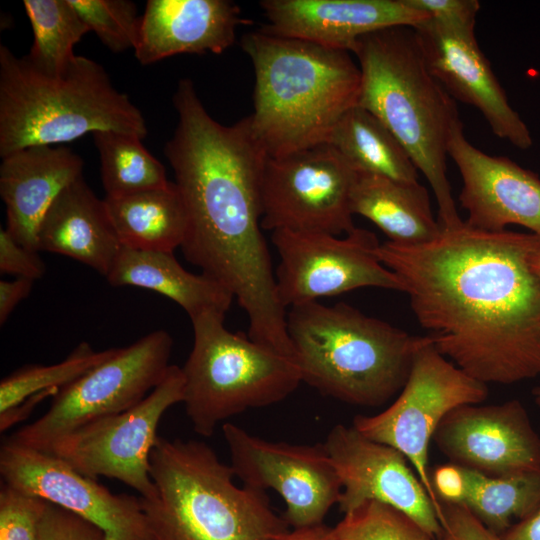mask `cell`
<instances>
[{
    "instance_id": "obj_34",
    "label": "cell",
    "mask_w": 540,
    "mask_h": 540,
    "mask_svg": "<svg viewBox=\"0 0 540 540\" xmlns=\"http://www.w3.org/2000/svg\"><path fill=\"white\" fill-rule=\"evenodd\" d=\"M47 501L5 482L0 488V540H40Z\"/></svg>"
},
{
    "instance_id": "obj_33",
    "label": "cell",
    "mask_w": 540,
    "mask_h": 540,
    "mask_svg": "<svg viewBox=\"0 0 540 540\" xmlns=\"http://www.w3.org/2000/svg\"><path fill=\"white\" fill-rule=\"evenodd\" d=\"M89 31L112 52L135 48L141 17L129 0H70Z\"/></svg>"
},
{
    "instance_id": "obj_29",
    "label": "cell",
    "mask_w": 540,
    "mask_h": 540,
    "mask_svg": "<svg viewBox=\"0 0 540 540\" xmlns=\"http://www.w3.org/2000/svg\"><path fill=\"white\" fill-rule=\"evenodd\" d=\"M100 160L105 197H121L167 186L166 170L142 138L116 131L92 134Z\"/></svg>"
},
{
    "instance_id": "obj_6",
    "label": "cell",
    "mask_w": 540,
    "mask_h": 540,
    "mask_svg": "<svg viewBox=\"0 0 540 540\" xmlns=\"http://www.w3.org/2000/svg\"><path fill=\"white\" fill-rule=\"evenodd\" d=\"M116 131L145 138L140 109L117 90L105 69L76 55L47 73L0 45V156L57 145L85 134Z\"/></svg>"
},
{
    "instance_id": "obj_28",
    "label": "cell",
    "mask_w": 540,
    "mask_h": 540,
    "mask_svg": "<svg viewBox=\"0 0 540 540\" xmlns=\"http://www.w3.org/2000/svg\"><path fill=\"white\" fill-rule=\"evenodd\" d=\"M327 144L355 171L418 182V169L403 145L375 115L359 105L342 116Z\"/></svg>"
},
{
    "instance_id": "obj_42",
    "label": "cell",
    "mask_w": 540,
    "mask_h": 540,
    "mask_svg": "<svg viewBox=\"0 0 540 540\" xmlns=\"http://www.w3.org/2000/svg\"><path fill=\"white\" fill-rule=\"evenodd\" d=\"M531 267L533 271L539 276L540 278V250L534 253L530 260Z\"/></svg>"
},
{
    "instance_id": "obj_10",
    "label": "cell",
    "mask_w": 540,
    "mask_h": 540,
    "mask_svg": "<svg viewBox=\"0 0 540 540\" xmlns=\"http://www.w3.org/2000/svg\"><path fill=\"white\" fill-rule=\"evenodd\" d=\"M487 385L470 377L440 354L431 339L416 352L397 399L382 412L357 415L352 426L365 437L401 452L428 493L437 516L442 506L432 486L428 449L442 419L454 408L479 404Z\"/></svg>"
},
{
    "instance_id": "obj_35",
    "label": "cell",
    "mask_w": 540,
    "mask_h": 540,
    "mask_svg": "<svg viewBox=\"0 0 540 540\" xmlns=\"http://www.w3.org/2000/svg\"><path fill=\"white\" fill-rule=\"evenodd\" d=\"M40 540H107L105 533L86 519L47 502L40 521Z\"/></svg>"
},
{
    "instance_id": "obj_41",
    "label": "cell",
    "mask_w": 540,
    "mask_h": 540,
    "mask_svg": "<svg viewBox=\"0 0 540 540\" xmlns=\"http://www.w3.org/2000/svg\"><path fill=\"white\" fill-rule=\"evenodd\" d=\"M269 540H335V529L321 523L313 526L293 528L292 531L288 530Z\"/></svg>"
},
{
    "instance_id": "obj_18",
    "label": "cell",
    "mask_w": 540,
    "mask_h": 540,
    "mask_svg": "<svg viewBox=\"0 0 540 540\" xmlns=\"http://www.w3.org/2000/svg\"><path fill=\"white\" fill-rule=\"evenodd\" d=\"M414 29L428 69L448 94L476 108L498 138L529 149L530 130L509 104L474 29L449 28L431 19Z\"/></svg>"
},
{
    "instance_id": "obj_9",
    "label": "cell",
    "mask_w": 540,
    "mask_h": 540,
    "mask_svg": "<svg viewBox=\"0 0 540 540\" xmlns=\"http://www.w3.org/2000/svg\"><path fill=\"white\" fill-rule=\"evenodd\" d=\"M172 347L171 335L156 330L127 347L115 348L106 360L61 388L43 416L10 438L48 452L85 425L132 408L166 376Z\"/></svg>"
},
{
    "instance_id": "obj_4",
    "label": "cell",
    "mask_w": 540,
    "mask_h": 540,
    "mask_svg": "<svg viewBox=\"0 0 540 540\" xmlns=\"http://www.w3.org/2000/svg\"><path fill=\"white\" fill-rule=\"evenodd\" d=\"M358 59V105L375 115L398 139L429 182L442 230L463 224L447 178V146L461 120L454 100L432 75L414 27L392 26L362 36Z\"/></svg>"
},
{
    "instance_id": "obj_39",
    "label": "cell",
    "mask_w": 540,
    "mask_h": 540,
    "mask_svg": "<svg viewBox=\"0 0 540 540\" xmlns=\"http://www.w3.org/2000/svg\"><path fill=\"white\" fill-rule=\"evenodd\" d=\"M33 280L15 278L0 281V325L3 326L15 307L31 292Z\"/></svg>"
},
{
    "instance_id": "obj_38",
    "label": "cell",
    "mask_w": 540,
    "mask_h": 540,
    "mask_svg": "<svg viewBox=\"0 0 540 540\" xmlns=\"http://www.w3.org/2000/svg\"><path fill=\"white\" fill-rule=\"evenodd\" d=\"M440 523L454 540H503L489 530L465 507L441 503Z\"/></svg>"
},
{
    "instance_id": "obj_12",
    "label": "cell",
    "mask_w": 540,
    "mask_h": 540,
    "mask_svg": "<svg viewBox=\"0 0 540 540\" xmlns=\"http://www.w3.org/2000/svg\"><path fill=\"white\" fill-rule=\"evenodd\" d=\"M181 367L170 365L164 379L137 405L95 420L52 445L53 454L77 472L119 480L150 499L156 495L149 474L151 450L164 413L183 402Z\"/></svg>"
},
{
    "instance_id": "obj_2",
    "label": "cell",
    "mask_w": 540,
    "mask_h": 540,
    "mask_svg": "<svg viewBox=\"0 0 540 540\" xmlns=\"http://www.w3.org/2000/svg\"><path fill=\"white\" fill-rule=\"evenodd\" d=\"M173 105L178 121L164 154L187 214L184 257L237 299L247 314L251 340L294 358L261 231L268 155L249 117L232 125L217 122L189 78L179 81Z\"/></svg>"
},
{
    "instance_id": "obj_43",
    "label": "cell",
    "mask_w": 540,
    "mask_h": 540,
    "mask_svg": "<svg viewBox=\"0 0 540 540\" xmlns=\"http://www.w3.org/2000/svg\"><path fill=\"white\" fill-rule=\"evenodd\" d=\"M534 402L540 407V385L533 389Z\"/></svg>"
},
{
    "instance_id": "obj_16",
    "label": "cell",
    "mask_w": 540,
    "mask_h": 540,
    "mask_svg": "<svg viewBox=\"0 0 540 540\" xmlns=\"http://www.w3.org/2000/svg\"><path fill=\"white\" fill-rule=\"evenodd\" d=\"M323 444L341 481L343 514L377 501L405 514L432 538L444 535L428 493L401 452L343 424L335 425Z\"/></svg>"
},
{
    "instance_id": "obj_5",
    "label": "cell",
    "mask_w": 540,
    "mask_h": 540,
    "mask_svg": "<svg viewBox=\"0 0 540 540\" xmlns=\"http://www.w3.org/2000/svg\"><path fill=\"white\" fill-rule=\"evenodd\" d=\"M289 308L287 332L302 382L353 405L377 407L401 391L416 352L430 339L346 303Z\"/></svg>"
},
{
    "instance_id": "obj_24",
    "label": "cell",
    "mask_w": 540,
    "mask_h": 540,
    "mask_svg": "<svg viewBox=\"0 0 540 540\" xmlns=\"http://www.w3.org/2000/svg\"><path fill=\"white\" fill-rule=\"evenodd\" d=\"M431 481L440 503L465 507L497 535L540 503V469L494 477L450 463L437 467Z\"/></svg>"
},
{
    "instance_id": "obj_37",
    "label": "cell",
    "mask_w": 540,
    "mask_h": 540,
    "mask_svg": "<svg viewBox=\"0 0 540 540\" xmlns=\"http://www.w3.org/2000/svg\"><path fill=\"white\" fill-rule=\"evenodd\" d=\"M434 22L457 29H474L480 10L477 0H407Z\"/></svg>"
},
{
    "instance_id": "obj_36",
    "label": "cell",
    "mask_w": 540,
    "mask_h": 540,
    "mask_svg": "<svg viewBox=\"0 0 540 540\" xmlns=\"http://www.w3.org/2000/svg\"><path fill=\"white\" fill-rule=\"evenodd\" d=\"M46 266L38 251L19 243L6 229H0V272L16 278L36 280L45 274Z\"/></svg>"
},
{
    "instance_id": "obj_40",
    "label": "cell",
    "mask_w": 540,
    "mask_h": 540,
    "mask_svg": "<svg viewBox=\"0 0 540 540\" xmlns=\"http://www.w3.org/2000/svg\"><path fill=\"white\" fill-rule=\"evenodd\" d=\"M501 537L503 540H540V503Z\"/></svg>"
},
{
    "instance_id": "obj_21",
    "label": "cell",
    "mask_w": 540,
    "mask_h": 540,
    "mask_svg": "<svg viewBox=\"0 0 540 540\" xmlns=\"http://www.w3.org/2000/svg\"><path fill=\"white\" fill-rule=\"evenodd\" d=\"M240 22L238 5L228 0H148L135 56L149 65L178 54H221Z\"/></svg>"
},
{
    "instance_id": "obj_23",
    "label": "cell",
    "mask_w": 540,
    "mask_h": 540,
    "mask_svg": "<svg viewBox=\"0 0 540 540\" xmlns=\"http://www.w3.org/2000/svg\"><path fill=\"white\" fill-rule=\"evenodd\" d=\"M37 245L39 251L70 257L105 277L122 249L104 199L83 176L53 201L39 224Z\"/></svg>"
},
{
    "instance_id": "obj_31",
    "label": "cell",
    "mask_w": 540,
    "mask_h": 540,
    "mask_svg": "<svg viewBox=\"0 0 540 540\" xmlns=\"http://www.w3.org/2000/svg\"><path fill=\"white\" fill-rule=\"evenodd\" d=\"M115 348L95 351L81 342L61 362L53 365H26L0 382V414L10 411L32 396L65 387L106 360Z\"/></svg>"
},
{
    "instance_id": "obj_11",
    "label": "cell",
    "mask_w": 540,
    "mask_h": 540,
    "mask_svg": "<svg viewBox=\"0 0 540 540\" xmlns=\"http://www.w3.org/2000/svg\"><path fill=\"white\" fill-rule=\"evenodd\" d=\"M355 174L330 144L268 157L261 186L262 229L350 233L355 228L350 205Z\"/></svg>"
},
{
    "instance_id": "obj_13",
    "label": "cell",
    "mask_w": 540,
    "mask_h": 540,
    "mask_svg": "<svg viewBox=\"0 0 540 540\" xmlns=\"http://www.w3.org/2000/svg\"><path fill=\"white\" fill-rule=\"evenodd\" d=\"M271 239L280 257L276 292L285 309L362 287L403 292L400 279L378 259L380 243L369 230L355 227L344 237L276 230Z\"/></svg>"
},
{
    "instance_id": "obj_7",
    "label": "cell",
    "mask_w": 540,
    "mask_h": 540,
    "mask_svg": "<svg viewBox=\"0 0 540 540\" xmlns=\"http://www.w3.org/2000/svg\"><path fill=\"white\" fill-rule=\"evenodd\" d=\"M149 463L156 495L140 499L153 540H269L289 530L265 491L238 487L204 442L158 436Z\"/></svg>"
},
{
    "instance_id": "obj_32",
    "label": "cell",
    "mask_w": 540,
    "mask_h": 540,
    "mask_svg": "<svg viewBox=\"0 0 540 540\" xmlns=\"http://www.w3.org/2000/svg\"><path fill=\"white\" fill-rule=\"evenodd\" d=\"M334 529L335 540H436L402 512L377 501L344 514Z\"/></svg>"
},
{
    "instance_id": "obj_44",
    "label": "cell",
    "mask_w": 540,
    "mask_h": 540,
    "mask_svg": "<svg viewBox=\"0 0 540 540\" xmlns=\"http://www.w3.org/2000/svg\"><path fill=\"white\" fill-rule=\"evenodd\" d=\"M438 540H454L448 533H444V535L439 538Z\"/></svg>"
},
{
    "instance_id": "obj_26",
    "label": "cell",
    "mask_w": 540,
    "mask_h": 540,
    "mask_svg": "<svg viewBox=\"0 0 540 540\" xmlns=\"http://www.w3.org/2000/svg\"><path fill=\"white\" fill-rule=\"evenodd\" d=\"M350 205L353 215L370 220L394 243H427L441 232L429 193L419 182L356 171Z\"/></svg>"
},
{
    "instance_id": "obj_30",
    "label": "cell",
    "mask_w": 540,
    "mask_h": 540,
    "mask_svg": "<svg viewBox=\"0 0 540 540\" xmlns=\"http://www.w3.org/2000/svg\"><path fill=\"white\" fill-rule=\"evenodd\" d=\"M34 40L26 58L38 69L57 73L74 59V46L89 32L70 0H24Z\"/></svg>"
},
{
    "instance_id": "obj_22",
    "label": "cell",
    "mask_w": 540,
    "mask_h": 540,
    "mask_svg": "<svg viewBox=\"0 0 540 540\" xmlns=\"http://www.w3.org/2000/svg\"><path fill=\"white\" fill-rule=\"evenodd\" d=\"M82 158L69 148L30 146L2 157L0 195L6 230L22 245L38 250L39 224L56 197L83 176Z\"/></svg>"
},
{
    "instance_id": "obj_25",
    "label": "cell",
    "mask_w": 540,
    "mask_h": 540,
    "mask_svg": "<svg viewBox=\"0 0 540 540\" xmlns=\"http://www.w3.org/2000/svg\"><path fill=\"white\" fill-rule=\"evenodd\" d=\"M106 279L112 286H133L161 294L177 303L190 320L206 312L226 314L234 299L217 281L183 268L173 252L122 247Z\"/></svg>"
},
{
    "instance_id": "obj_19",
    "label": "cell",
    "mask_w": 540,
    "mask_h": 540,
    "mask_svg": "<svg viewBox=\"0 0 540 540\" xmlns=\"http://www.w3.org/2000/svg\"><path fill=\"white\" fill-rule=\"evenodd\" d=\"M448 156L462 179L459 201L471 228L500 232L520 225L540 237V178L505 156L484 153L465 137L460 121L451 131Z\"/></svg>"
},
{
    "instance_id": "obj_17",
    "label": "cell",
    "mask_w": 540,
    "mask_h": 540,
    "mask_svg": "<svg viewBox=\"0 0 540 540\" xmlns=\"http://www.w3.org/2000/svg\"><path fill=\"white\" fill-rule=\"evenodd\" d=\"M433 440L451 464L502 477L540 469V436L518 400L451 410Z\"/></svg>"
},
{
    "instance_id": "obj_3",
    "label": "cell",
    "mask_w": 540,
    "mask_h": 540,
    "mask_svg": "<svg viewBox=\"0 0 540 540\" xmlns=\"http://www.w3.org/2000/svg\"><path fill=\"white\" fill-rule=\"evenodd\" d=\"M255 72L252 131L268 157L327 144L358 105L361 72L351 53L263 29L243 35Z\"/></svg>"
},
{
    "instance_id": "obj_27",
    "label": "cell",
    "mask_w": 540,
    "mask_h": 540,
    "mask_svg": "<svg viewBox=\"0 0 540 540\" xmlns=\"http://www.w3.org/2000/svg\"><path fill=\"white\" fill-rule=\"evenodd\" d=\"M104 202L122 247L141 251L173 252L187 232V214L174 182L167 186Z\"/></svg>"
},
{
    "instance_id": "obj_20",
    "label": "cell",
    "mask_w": 540,
    "mask_h": 540,
    "mask_svg": "<svg viewBox=\"0 0 540 540\" xmlns=\"http://www.w3.org/2000/svg\"><path fill=\"white\" fill-rule=\"evenodd\" d=\"M260 6L269 20L263 30L350 53L366 34L429 19L407 0H263Z\"/></svg>"
},
{
    "instance_id": "obj_14",
    "label": "cell",
    "mask_w": 540,
    "mask_h": 540,
    "mask_svg": "<svg viewBox=\"0 0 540 540\" xmlns=\"http://www.w3.org/2000/svg\"><path fill=\"white\" fill-rule=\"evenodd\" d=\"M222 432L235 476L247 487L276 491L289 526L321 524L338 504L342 485L323 443L267 441L232 423H224Z\"/></svg>"
},
{
    "instance_id": "obj_15",
    "label": "cell",
    "mask_w": 540,
    "mask_h": 540,
    "mask_svg": "<svg viewBox=\"0 0 540 540\" xmlns=\"http://www.w3.org/2000/svg\"><path fill=\"white\" fill-rule=\"evenodd\" d=\"M2 481L100 528L107 540H153L140 497L115 494L59 457L10 437L0 448Z\"/></svg>"
},
{
    "instance_id": "obj_1",
    "label": "cell",
    "mask_w": 540,
    "mask_h": 540,
    "mask_svg": "<svg viewBox=\"0 0 540 540\" xmlns=\"http://www.w3.org/2000/svg\"><path fill=\"white\" fill-rule=\"evenodd\" d=\"M540 237L469 227L432 241L377 248L400 279L411 309L437 351L484 383L540 375V278L530 260Z\"/></svg>"
},
{
    "instance_id": "obj_8",
    "label": "cell",
    "mask_w": 540,
    "mask_h": 540,
    "mask_svg": "<svg viewBox=\"0 0 540 540\" xmlns=\"http://www.w3.org/2000/svg\"><path fill=\"white\" fill-rule=\"evenodd\" d=\"M224 317L206 312L191 320L193 347L181 367L185 411L203 437L230 417L282 401L302 382L294 359L228 330Z\"/></svg>"
}]
</instances>
